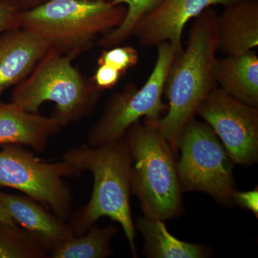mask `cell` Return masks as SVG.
Masks as SVG:
<instances>
[{"label": "cell", "instance_id": "6da1fadb", "mask_svg": "<svg viewBox=\"0 0 258 258\" xmlns=\"http://www.w3.org/2000/svg\"><path fill=\"white\" fill-rule=\"evenodd\" d=\"M217 18V12L210 8L195 18L187 47L176 55L166 77L164 93L169 101L168 111L160 119L151 120L175 157L181 131L217 88L214 74L218 52Z\"/></svg>", "mask_w": 258, "mask_h": 258}, {"label": "cell", "instance_id": "7a4b0ae2", "mask_svg": "<svg viewBox=\"0 0 258 258\" xmlns=\"http://www.w3.org/2000/svg\"><path fill=\"white\" fill-rule=\"evenodd\" d=\"M62 160L80 172L91 171L94 178L91 200L68 220L75 237L84 235L99 219L108 217L121 226L132 255L137 257L130 206L132 159L124 139L98 147L73 148L64 153Z\"/></svg>", "mask_w": 258, "mask_h": 258}, {"label": "cell", "instance_id": "3957f363", "mask_svg": "<svg viewBox=\"0 0 258 258\" xmlns=\"http://www.w3.org/2000/svg\"><path fill=\"white\" fill-rule=\"evenodd\" d=\"M126 13L125 5L101 0H47L22 10L20 28L76 58L92 47L98 37L118 28Z\"/></svg>", "mask_w": 258, "mask_h": 258}, {"label": "cell", "instance_id": "277c9868", "mask_svg": "<svg viewBox=\"0 0 258 258\" xmlns=\"http://www.w3.org/2000/svg\"><path fill=\"white\" fill-rule=\"evenodd\" d=\"M132 159V193L144 216L165 222L184 212L170 145L151 120L136 122L124 137Z\"/></svg>", "mask_w": 258, "mask_h": 258}, {"label": "cell", "instance_id": "5b68a950", "mask_svg": "<svg viewBox=\"0 0 258 258\" xmlns=\"http://www.w3.org/2000/svg\"><path fill=\"white\" fill-rule=\"evenodd\" d=\"M74 59L50 47L28 77L15 86L12 103L36 113L45 102H54L51 116L62 127L92 113L101 91L75 67Z\"/></svg>", "mask_w": 258, "mask_h": 258}, {"label": "cell", "instance_id": "8992f818", "mask_svg": "<svg viewBox=\"0 0 258 258\" xmlns=\"http://www.w3.org/2000/svg\"><path fill=\"white\" fill-rule=\"evenodd\" d=\"M178 151L181 156L176 169L182 192L208 194L232 208L235 164L211 127L195 118L190 120L180 134Z\"/></svg>", "mask_w": 258, "mask_h": 258}, {"label": "cell", "instance_id": "52a82bcc", "mask_svg": "<svg viewBox=\"0 0 258 258\" xmlns=\"http://www.w3.org/2000/svg\"><path fill=\"white\" fill-rule=\"evenodd\" d=\"M157 57L150 76L142 88L134 83L112 95L100 119L88 134V145L98 147L124 137L131 125L141 118L160 119L168 111L163 101L166 77L178 52L169 42L157 45Z\"/></svg>", "mask_w": 258, "mask_h": 258}, {"label": "cell", "instance_id": "ba28073f", "mask_svg": "<svg viewBox=\"0 0 258 258\" xmlns=\"http://www.w3.org/2000/svg\"><path fill=\"white\" fill-rule=\"evenodd\" d=\"M0 151V187L19 190L64 221L74 212V194L64 178L82 173L64 160L47 163L22 145L6 144Z\"/></svg>", "mask_w": 258, "mask_h": 258}, {"label": "cell", "instance_id": "9c48e42d", "mask_svg": "<svg viewBox=\"0 0 258 258\" xmlns=\"http://www.w3.org/2000/svg\"><path fill=\"white\" fill-rule=\"evenodd\" d=\"M235 164L250 166L258 161V107L249 106L215 88L198 108Z\"/></svg>", "mask_w": 258, "mask_h": 258}, {"label": "cell", "instance_id": "30bf717a", "mask_svg": "<svg viewBox=\"0 0 258 258\" xmlns=\"http://www.w3.org/2000/svg\"><path fill=\"white\" fill-rule=\"evenodd\" d=\"M236 0H161L139 19L132 31L143 47L169 42L178 53L184 50L183 32L186 24L208 8L227 5Z\"/></svg>", "mask_w": 258, "mask_h": 258}, {"label": "cell", "instance_id": "8fae6325", "mask_svg": "<svg viewBox=\"0 0 258 258\" xmlns=\"http://www.w3.org/2000/svg\"><path fill=\"white\" fill-rule=\"evenodd\" d=\"M0 203L20 225L49 254L75 237L67 222L43 205L27 196L0 191Z\"/></svg>", "mask_w": 258, "mask_h": 258}, {"label": "cell", "instance_id": "7c38bea8", "mask_svg": "<svg viewBox=\"0 0 258 258\" xmlns=\"http://www.w3.org/2000/svg\"><path fill=\"white\" fill-rule=\"evenodd\" d=\"M48 42L23 28L0 35V96L30 74L50 48Z\"/></svg>", "mask_w": 258, "mask_h": 258}, {"label": "cell", "instance_id": "4fadbf2b", "mask_svg": "<svg viewBox=\"0 0 258 258\" xmlns=\"http://www.w3.org/2000/svg\"><path fill=\"white\" fill-rule=\"evenodd\" d=\"M62 128L52 116L24 111L13 103H0L1 146H28L35 152L42 153L46 149L49 140Z\"/></svg>", "mask_w": 258, "mask_h": 258}, {"label": "cell", "instance_id": "5bb4252c", "mask_svg": "<svg viewBox=\"0 0 258 258\" xmlns=\"http://www.w3.org/2000/svg\"><path fill=\"white\" fill-rule=\"evenodd\" d=\"M217 52L240 55L258 46V0H236L217 18Z\"/></svg>", "mask_w": 258, "mask_h": 258}, {"label": "cell", "instance_id": "9a60e30c", "mask_svg": "<svg viewBox=\"0 0 258 258\" xmlns=\"http://www.w3.org/2000/svg\"><path fill=\"white\" fill-rule=\"evenodd\" d=\"M214 74L217 84L227 94L249 106L258 107V56L255 51L217 57Z\"/></svg>", "mask_w": 258, "mask_h": 258}, {"label": "cell", "instance_id": "2e32d148", "mask_svg": "<svg viewBox=\"0 0 258 258\" xmlns=\"http://www.w3.org/2000/svg\"><path fill=\"white\" fill-rule=\"evenodd\" d=\"M137 227L144 240V254L149 258H206L212 249L203 244L184 242L171 235L164 221L139 217Z\"/></svg>", "mask_w": 258, "mask_h": 258}, {"label": "cell", "instance_id": "e0dca14e", "mask_svg": "<svg viewBox=\"0 0 258 258\" xmlns=\"http://www.w3.org/2000/svg\"><path fill=\"white\" fill-rule=\"evenodd\" d=\"M114 225L99 227L95 224L84 235L74 237L51 251L52 258H106L111 257L113 251L111 242L118 234Z\"/></svg>", "mask_w": 258, "mask_h": 258}, {"label": "cell", "instance_id": "ac0fdd59", "mask_svg": "<svg viewBox=\"0 0 258 258\" xmlns=\"http://www.w3.org/2000/svg\"><path fill=\"white\" fill-rule=\"evenodd\" d=\"M50 254L17 224L0 222V258H47Z\"/></svg>", "mask_w": 258, "mask_h": 258}, {"label": "cell", "instance_id": "d6986e66", "mask_svg": "<svg viewBox=\"0 0 258 258\" xmlns=\"http://www.w3.org/2000/svg\"><path fill=\"white\" fill-rule=\"evenodd\" d=\"M161 0H113L112 5H123L127 13L123 23L118 28L103 35L98 40V45L104 49L118 46L129 37L136 24L144 14L153 9Z\"/></svg>", "mask_w": 258, "mask_h": 258}, {"label": "cell", "instance_id": "ffe728a7", "mask_svg": "<svg viewBox=\"0 0 258 258\" xmlns=\"http://www.w3.org/2000/svg\"><path fill=\"white\" fill-rule=\"evenodd\" d=\"M139 60L138 50L134 47L116 46L102 51L97 63L98 66L108 64L124 75L129 69L135 67Z\"/></svg>", "mask_w": 258, "mask_h": 258}, {"label": "cell", "instance_id": "44dd1931", "mask_svg": "<svg viewBox=\"0 0 258 258\" xmlns=\"http://www.w3.org/2000/svg\"><path fill=\"white\" fill-rule=\"evenodd\" d=\"M23 10L16 0H0V35L20 28V13Z\"/></svg>", "mask_w": 258, "mask_h": 258}, {"label": "cell", "instance_id": "7402d4cb", "mask_svg": "<svg viewBox=\"0 0 258 258\" xmlns=\"http://www.w3.org/2000/svg\"><path fill=\"white\" fill-rule=\"evenodd\" d=\"M122 76L114 68L108 64H100L91 79L96 88L103 91L116 86Z\"/></svg>", "mask_w": 258, "mask_h": 258}, {"label": "cell", "instance_id": "603a6c76", "mask_svg": "<svg viewBox=\"0 0 258 258\" xmlns=\"http://www.w3.org/2000/svg\"><path fill=\"white\" fill-rule=\"evenodd\" d=\"M234 205H238L243 210H249L258 217V187L250 191H241L237 189L232 195Z\"/></svg>", "mask_w": 258, "mask_h": 258}, {"label": "cell", "instance_id": "cb8c5ba5", "mask_svg": "<svg viewBox=\"0 0 258 258\" xmlns=\"http://www.w3.org/2000/svg\"><path fill=\"white\" fill-rule=\"evenodd\" d=\"M0 222H6V223L9 224H16L13 219L12 218L9 212L1 203H0Z\"/></svg>", "mask_w": 258, "mask_h": 258}, {"label": "cell", "instance_id": "d4e9b609", "mask_svg": "<svg viewBox=\"0 0 258 258\" xmlns=\"http://www.w3.org/2000/svg\"><path fill=\"white\" fill-rule=\"evenodd\" d=\"M23 7V9H29L36 6L37 0H16Z\"/></svg>", "mask_w": 258, "mask_h": 258}, {"label": "cell", "instance_id": "484cf974", "mask_svg": "<svg viewBox=\"0 0 258 258\" xmlns=\"http://www.w3.org/2000/svg\"><path fill=\"white\" fill-rule=\"evenodd\" d=\"M47 1V0H37L36 6L37 5L42 4V3H45V2Z\"/></svg>", "mask_w": 258, "mask_h": 258}, {"label": "cell", "instance_id": "4316f807", "mask_svg": "<svg viewBox=\"0 0 258 258\" xmlns=\"http://www.w3.org/2000/svg\"><path fill=\"white\" fill-rule=\"evenodd\" d=\"M101 1L107 2V3H111V2L113 1V0H101Z\"/></svg>", "mask_w": 258, "mask_h": 258}]
</instances>
